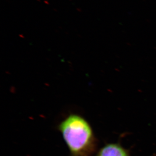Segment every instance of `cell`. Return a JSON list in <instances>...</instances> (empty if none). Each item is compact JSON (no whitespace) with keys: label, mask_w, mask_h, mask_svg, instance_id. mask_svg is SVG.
<instances>
[{"label":"cell","mask_w":156,"mask_h":156,"mask_svg":"<svg viewBox=\"0 0 156 156\" xmlns=\"http://www.w3.org/2000/svg\"><path fill=\"white\" fill-rule=\"evenodd\" d=\"M71 156H92L98 140L88 121L76 114H71L58 126Z\"/></svg>","instance_id":"obj_1"},{"label":"cell","mask_w":156,"mask_h":156,"mask_svg":"<svg viewBox=\"0 0 156 156\" xmlns=\"http://www.w3.org/2000/svg\"><path fill=\"white\" fill-rule=\"evenodd\" d=\"M96 156H131L129 151L119 143H110L103 146Z\"/></svg>","instance_id":"obj_2"}]
</instances>
